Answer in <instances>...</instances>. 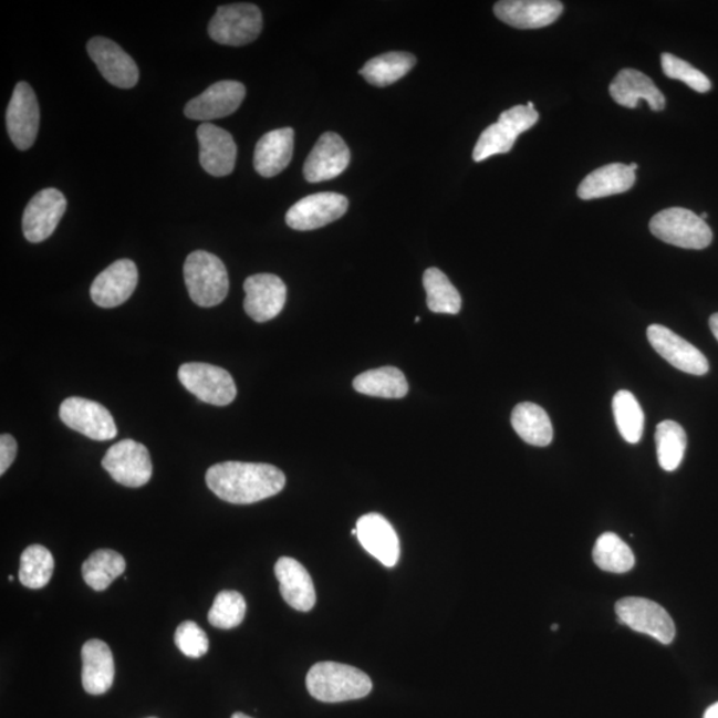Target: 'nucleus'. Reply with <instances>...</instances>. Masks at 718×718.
Masks as SVG:
<instances>
[{
    "label": "nucleus",
    "instance_id": "2eb2a0df",
    "mask_svg": "<svg viewBox=\"0 0 718 718\" xmlns=\"http://www.w3.org/2000/svg\"><path fill=\"white\" fill-rule=\"evenodd\" d=\"M89 55L105 81L118 89H134L138 82L137 65L121 45L107 38L96 37L87 44Z\"/></svg>",
    "mask_w": 718,
    "mask_h": 718
},
{
    "label": "nucleus",
    "instance_id": "cd10ccee",
    "mask_svg": "<svg viewBox=\"0 0 718 718\" xmlns=\"http://www.w3.org/2000/svg\"><path fill=\"white\" fill-rule=\"evenodd\" d=\"M511 424L526 444L545 447L552 443L553 428L549 414L531 402H524L513 408Z\"/></svg>",
    "mask_w": 718,
    "mask_h": 718
},
{
    "label": "nucleus",
    "instance_id": "dca6fc26",
    "mask_svg": "<svg viewBox=\"0 0 718 718\" xmlns=\"http://www.w3.org/2000/svg\"><path fill=\"white\" fill-rule=\"evenodd\" d=\"M246 95V85L240 82L215 83L187 104L186 116L192 121L209 122L232 115L240 108Z\"/></svg>",
    "mask_w": 718,
    "mask_h": 718
},
{
    "label": "nucleus",
    "instance_id": "2f4dec72",
    "mask_svg": "<svg viewBox=\"0 0 718 718\" xmlns=\"http://www.w3.org/2000/svg\"><path fill=\"white\" fill-rule=\"evenodd\" d=\"M427 306L433 313L458 314L462 299L449 277L437 268L427 269L424 274Z\"/></svg>",
    "mask_w": 718,
    "mask_h": 718
},
{
    "label": "nucleus",
    "instance_id": "0eeeda50",
    "mask_svg": "<svg viewBox=\"0 0 718 718\" xmlns=\"http://www.w3.org/2000/svg\"><path fill=\"white\" fill-rule=\"evenodd\" d=\"M179 379L189 393L209 405L227 406L237 395L232 375L219 366L190 362L180 366Z\"/></svg>",
    "mask_w": 718,
    "mask_h": 718
},
{
    "label": "nucleus",
    "instance_id": "7c9ffc66",
    "mask_svg": "<svg viewBox=\"0 0 718 718\" xmlns=\"http://www.w3.org/2000/svg\"><path fill=\"white\" fill-rule=\"evenodd\" d=\"M125 560L112 550H97L91 553L82 566L84 582L97 592L107 590L116 577L123 575Z\"/></svg>",
    "mask_w": 718,
    "mask_h": 718
},
{
    "label": "nucleus",
    "instance_id": "aec40b11",
    "mask_svg": "<svg viewBox=\"0 0 718 718\" xmlns=\"http://www.w3.org/2000/svg\"><path fill=\"white\" fill-rule=\"evenodd\" d=\"M138 273L134 261L118 260L103 270L92 283L91 298L101 308L123 305L137 287Z\"/></svg>",
    "mask_w": 718,
    "mask_h": 718
},
{
    "label": "nucleus",
    "instance_id": "ea45409f",
    "mask_svg": "<svg viewBox=\"0 0 718 718\" xmlns=\"http://www.w3.org/2000/svg\"><path fill=\"white\" fill-rule=\"evenodd\" d=\"M17 452L18 445L14 437H11L10 434H2L0 437V474L2 476L14 464Z\"/></svg>",
    "mask_w": 718,
    "mask_h": 718
},
{
    "label": "nucleus",
    "instance_id": "f8f14e48",
    "mask_svg": "<svg viewBox=\"0 0 718 718\" xmlns=\"http://www.w3.org/2000/svg\"><path fill=\"white\" fill-rule=\"evenodd\" d=\"M39 104L35 92L25 82L17 84L8 108V131L11 142L18 149L25 150L34 146L39 131Z\"/></svg>",
    "mask_w": 718,
    "mask_h": 718
},
{
    "label": "nucleus",
    "instance_id": "9b49d317",
    "mask_svg": "<svg viewBox=\"0 0 718 718\" xmlns=\"http://www.w3.org/2000/svg\"><path fill=\"white\" fill-rule=\"evenodd\" d=\"M67 209L61 190L48 188L32 197L23 214V235L30 242H42L55 232Z\"/></svg>",
    "mask_w": 718,
    "mask_h": 718
},
{
    "label": "nucleus",
    "instance_id": "c03bdc74",
    "mask_svg": "<svg viewBox=\"0 0 718 718\" xmlns=\"http://www.w3.org/2000/svg\"><path fill=\"white\" fill-rule=\"evenodd\" d=\"M629 167H631L632 169H634L635 173H636V169L638 168V166H637L636 163H632Z\"/></svg>",
    "mask_w": 718,
    "mask_h": 718
},
{
    "label": "nucleus",
    "instance_id": "58836bf2",
    "mask_svg": "<svg viewBox=\"0 0 718 718\" xmlns=\"http://www.w3.org/2000/svg\"><path fill=\"white\" fill-rule=\"evenodd\" d=\"M175 643L184 655L200 658L209 651V638L195 622H184L177 627Z\"/></svg>",
    "mask_w": 718,
    "mask_h": 718
},
{
    "label": "nucleus",
    "instance_id": "c9c22d12",
    "mask_svg": "<svg viewBox=\"0 0 718 718\" xmlns=\"http://www.w3.org/2000/svg\"><path fill=\"white\" fill-rule=\"evenodd\" d=\"M612 408H614L616 426L625 443L638 444L644 431V412L635 395L628 391L616 393L612 400Z\"/></svg>",
    "mask_w": 718,
    "mask_h": 718
},
{
    "label": "nucleus",
    "instance_id": "f03ea898",
    "mask_svg": "<svg viewBox=\"0 0 718 718\" xmlns=\"http://www.w3.org/2000/svg\"><path fill=\"white\" fill-rule=\"evenodd\" d=\"M306 687L315 700L333 704L366 697L373 683L365 672L351 665L322 662L309 670Z\"/></svg>",
    "mask_w": 718,
    "mask_h": 718
},
{
    "label": "nucleus",
    "instance_id": "a211bd4d",
    "mask_svg": "<svg viewBox=\"0 0 718 718\" xmlns=\"http://www.w3.org/2000/svg\"><path fill=\"white\" fill-rule=\"evenodd\" d=\"M563 10L558 0H502L493 8L499 21L520 30L547 28L558 21Z\"/></svg>",
    "mask_w": 718,
    "mask_h": 718
},
{
    "label": "nucleus",
    "instance_id": "5701e85b",
    "mask_svg": "<svg viewBox=\"0 0 718 718\" xmlns=\"http://www.w3.org/2000/svg\"><path fill=\"white\" fill-rule=\"evenodd\" d=\"M274 573L280 583L281 596L292 608L309 612L314 607L318 595L312 576L304 565L293 558L283 556L275 563Z\"/></svg>",
    "mask_w": 718,
    "mask_h": 718
},
{
    "label": "nucleus",
    "instance_id": "423d86ee",
    "mask_svg": "<svg viewBox=\"0 0 718 718\" xmlns=\"http://www.w3.org/2000/svg\"><path fill=\"white\" fill-rule=\"evenodd\" d=\"M261 31V11L250 3L221 6L208 28L209 37L216 43L232 48L254 42Z\"/></svg>",
    "mask_w": 718,
    "mask_h": 718
},
{
    "label": "nucleus",
    "instance_id": "412c9836",
    "mask_svg": "<svg viewBox=\"0 0 718 718\" xmlns=\"http://www.w3.org/2000/svg\"><path fill=\"white\" fill-rule=\"evenodd\" d=\"M200 143V163L206 173L223 177L233 173L237 146L228 131L210 123H202L197 129Z\"/></svg>",
    "mask_w": 718,
    "mask_h": 718
},
{
    "label": "nucleus",
    "instance_id": "6ab92c4d",
    "mask_svg": "<svg viewBox=\"0 0 718 718\" xmlns=\"http://www.w3.org/2000/svg\"><path fill=\"white\" fill-rule=\"evenodd\" d=\"M351 150L344 138L334 132H326L319 138L304 166L305 179L309 183H321L335 179L348 167Z\"/></svg>",
    "mask_w": 718,
    "mask_h": 718
},
{
    "label": "nucleus",
    "instance_id": "bb28decb",
    "mask_svg": "<svg viewBox=\"0 0 718 718\" xmlns=\"http://www.w3.org/2000/svg\"><path fill=\"white\" fill-rule=\"evenodd\" d=\"M636 181V173L627 164H608L591 173L577 188L582 200L602 199V197L627 192Z\"/></svg>",
    "mask_w": 718,
    "mask_h": 718
},
{
    "label": "nucleus",
    "instance_id": "39448f33",
    "mask_svg": "<svg viewBox=\"0 0 718 718\" xmlns=\"http://www.w3.org/2000/svg\"><path fill=\"white\" fill-rule=\"evenodd\" d=\"M649 229L658 240L684 249H705L714 240V232L708 223L685 208L662 210L652 217Z\"/></svg>",
    "mask_w": 718,
    "mask_h": 718
},
{
    "label": "nucleus",
    "instance_id": "f257e3e1",
    "mask_svg": "<svg viewBox=\"0 0 718 718\" xmlns=\"http://www.w3.org/2000/svg\"><path fill=\"white\" fill-rule=\"evenodd\" d=\"M209 490L226 502L252 504L277 496L287 478L275 466L267 464L223 462L207 471Z\"/></svg>",
    "mask_w": 718,
    "mask_h": 718
},
{
    "label": "nucleus",
    "instance_id": "37998d69",
    "mask_svg": "<svg viewBox=\"0 0 718 718\" xmlns=\"http://www.w3.org/2000/svg\"><path fill=\"white\" fill-rule=\"evenodd\" d=\"M232 718H252V717H249V716H247V715H243V714H241V711H237V714H235V715L232 716Z\"/></svg>",
    "mask_w": 718,
    "mask_h": 718
},
{
    "label": "nucleus",
    "instance_id": "1a4fd4ad",
    "mask_svg": "<svg viewBox=\"0 0 718 718\" xmlns=\"http://www.w3.org/2000/svg\"><path fill=\"white\" fill-rule=\"evenodd\" d=\"M102 466L117 483L132 489L147 485L153 478V460L147 447L132 439L112 446Z\"/></svg>",
    "mask_w": 718,
    "mask_h": 718
},
{
    "label": "nucleus",
    "instance_id": "f704fd0d",
    "mask_svg": "<svg viewBox=\"0 0 718 718\" xmlns=\"http://www.w3.org/2000/svg\"><path fill=\"white\" fill-rule=\"evenodd\" d=\"M594 560L599 569L612 573L629 572L635 565L634 552L614 532H605L597 539Z\"/></svg>",
    "mask_w": 718,
    "mask_h": 718
},
{
    "label": "nucleus",
    "instance_id": "473e14b6",
    "mask_svg": "<svg viewBox=\"0 0 718 718\" xmlns=\"http://www.w3.org/2000/svg\"><path fill=\"white\" fill-rule=\"evenodd\" d=\"M656 449L658 465L665 471H675L680 467L687 450V434L675 420H664L656 427Z\"/></svg>",
    "mask_w": 718,
    "mask_h": 718
},
{
    "label": "nucleus",
    "instance_id": "b1692460",
    "mask_svg": "<svg viewBox=\"0 0 718 718\" xmlns=\"http://www.w3.org/2000/svg\"><path fill=\"white\" fill-rule=\"evenodd\" d=\"M610 94L617 104L627 108H636L638 102H647L652 111L665 108V96L656 87L652 79L634 69L618 72L610 85Z\"/></svg>",
    "mask_w": 718,
    "mask_h": 718
},
{
    "label": "nucleus",
    "instance_id": "72a5a7b5",
    "mask_svg": "<svg viewBox=\"0 0 718 718\" xmlns=\"http://www.w3.org/2000/svg\"><path fill=\"white\" fill-rule=\"evenodd\" d=\"M54 569L52 553L41 544H32L22 553L19 581L31 590L43 589L51 581Z\"/></svg>",
    "mask_w": 718,
    "mask_h": 718
},
{
    "label": "nucleus",
    "instance_id": "49530a36",
    "mask_svg": "<svg viewBox=\"0 0 718 718\" xmlns=\"http://www.w3.org/2000/svg\"><path fill=\"white\" fill-rule=\"evenodd\" d=\"M558 627H559L558 624H553L552 627H551V629H552V631H558Z\"/></svg>",
    "mask_w": 718,
    "mask_h": 718
},
{
    "label": "nucleus",
    "instance_id": "c85d7f7f",
    "mask_svg": "<svg viewBox=\"0 0 718 718\" xmlns=\"http://www.w3.org/2000/svg\"><path fill=\"white\" fill-rule=\"evenodd\" d=\"M353 386L361 394L387 399L404 398L408 392L405 374L393 366L362 373L354 379Z\"/></svg>",
    "mask_w": 718,
    "mask_h": 718
},
{
    "label": "nucleus",
    "instance_id": "7ed1b4c3",
    "mask_svg": "<svg viewBox=\"0 0 718 718\" xmlns=\"http://www.w3.org/2000/svg\"><path fill=\"white\" fill-rule=\"evenodd\" d=\"M184 279L196 305L214 308L227 299L229 277L219 257L196 250L184 263Z\"/></svg>",
    "mask_w": 718,
    "mask_h": 718
},
{
    "label": "nucleus",
    "instance_id": "4c0bfd02",
    "mask_svg": "<svg viewBox=\"0 0 718 718\" xmlns=\"http://www.w3.org/2000/svg\"><path fill=\"white\" fill-rule=\"evenodd\" d=\"M662 67L665 76L680 81L689 85L691 90L700 92V94H705V92L711 89V83L707 75L703 74L700 70L695 69L688 62L683 61V59L668 54V52H664L662 55Z\"/></svg>",
    "mask_w": 718,
    "mask_h": 718
},
{
    "label": "nucleus",
    "instance_id": "4be33fe9",
    "mask_svg": "<svg viewBox=\"0 0 718 718\" xmlns=\"http://www.w3.org/2000/svg\"><path fill=\"white\" fill-rule=\"evenodd\" d=\"M357 538L372 556L386 566L398 563L400 555L399 538L394 527L379 513H367L358 519Z\"/></svg>",
    "mask_w": 718,
    "mask_h": 718
},
{
    "label": "nucleus",
    "instance_id": "c756f323",
    "mask_svg": "<svg viewBox=\"0 0 718 718\" xmlns=\"http://www.w3.org/2000/svg\"><path fill=\"white\" fill-rule=\"evenodd\" d=\"M415 63L417 59L408 52H387L368 61L360 74L375 87H387L406 76Z\"/></svg>",
    "mask_w": 718,
    "mask_h": 718
},
{
    "label": "nucleus",
    "instance_id": "20e7f679",
    "mask_svg": "<svg viewBox=\"0 0 718 718\" xmlns=\"http://www.w3.org/2000/svg\"><path fill=\"white\" fill-rule=\"evenodd\" d=\"M538 121V111L531 102L502 112L498 122L487 127L478 138L472 153L474 160L479 163L491 156L510 153L517 138Z\"/></svg>",
    "mask_w": 718,
    "mask_h": 718
},
{
    "label": "nucleus",
    "instance_id": "a19ab883",
    "mask_svg": "<svg viewBox=\"0 0 718 718\" xmlns=\"http://www.w3.org/2000/svg\"><path fill=\"white\" fill-rule=\"evenodd\" d=\"M709 326L711 333H714L716 340L718 341V313L711 315L709 320Z\"/></svg>",
    "mask_w": 718,
    "mask_h": 718
},
{
    "label": "nucleus",
    "instance_id": "6e6552de",
    "mask_svg": "<svg viewBox=\"0 0 718 718\" xmlns=\"http://www.w3.org/2000/svg\"><path fill=\"white\" fill-rule=\"evenodd\" d=\"M615 611L618 622L638 634L654 637L664 645L674 642L675 623L660 604L643 597H625L616 603Z\"/></svg>",
    "mask_w": 718,
    "mask_h": 718
},
{
    "label": "nucleus",
    "instance_id": "79ce46f5",
    "mask_svg": "<svg viewBox=\"0 0 718 718\" xmlns=\"http://www.w3.org/2000/svg\"><path fill=\"white\" fill-rule=\"evenodd\" d=\"M704 718H718V703L711 705V707L705 711Z\"/></svg>",
    "mask_w": 718,
    "mask_h": 718
},
{
    "label": "nucleus",
    "instance_id": "f3484780",
    "mask_svg": "<svg viewBox=\"0 0 718 718\" xmlns=\"http://www.w3.org/2000/svg\"><path fill=\"white\" fill-rule=\"evenodd\" d=\"M652 347L684 373L704 375L709 372V362L697 347L663 325H651L647 331Z\"/></svg>",
    "mask_w": 718,
    "mask_h": 718
},
{
    "label": "nucleus",
    "instance_id": "a18cd8bd",
    "mask_svg": "<svg viewBox=\"0 0 718 718\" xmlns=\"http://www.w3.org/2000/svg\"><path fill=\"white\" fill-rule=\"evenodd\" d=\"M700 217H701V219H703V220L705 221V220H707V219H708V214H707V212H705V214H703V215H701Z\"/></svg>",
    "mask_w": 718,
    "mask_h": 718
},
{
    "label": "nucleus",
    "instance_id": "de8ad7c7",
    "mask_svg": "<svg viewBox=\"0 0 718 718\" xmlns=\"http://www.w3.org/2000/svg\"><path fill=\"white\" fill-rule=\"evenodd\" d=\"M149 718H156V717H149Z\"/></svg>",
    "mask_w": 718,
    "mask_h": 718
},
{
    "label": "nucleus",
    "instance_id": "393cba45",
    "mask_svg": "<svg viewBox=\"0 0 718 718\" xmlns=\"http://www.w3.org/2000/svg\"><path fill=\"white\" fill-rule=\"evenodd\" d=\"M82 683L90 695H104L114 684V656L107 644L97 638L85 643L82 648Z\"/></svg>",
    "mask_w": 718,
    "mask_h": 718
},
{
    "label": "nucleus",
    "instance_id": "e433bc0d",
    "mask_svg": "<svg viewBox=\"0 0 718 718\" xmlns=\"http://www.w3.org/2000/svg\"><path fill=\"white\" fill-rule=\"evenodd\" d=\"M247 614L246 599L236 591H222L216 596L208 621L216 628L239 627Z\"/></svg>",
    "mask_w": 718,
    "mask_h": 718
},
{
    "label": "nucleus",
    "instance_id": "9d476101",
    "mask_svg": "<svg viewBox=\"0 0 718 718\" xmlns=\"http://www.w3.org/2000/svg\"><path fill=\"white\" fill-rule=\"evenodd\" d=\"M64 425L94 440H111L117 427L111 413L95 400L71 397L63 400L59 410Z\"/></svg>",
    "mask_w": 718,
    "mask_h": 718
},
{
    "label": "nucleus",
    "instance_id": "4468645a",
    "mask_svg": "<svg viewBox=\"0 0 718 718\" xmlns=\"http://www.w3.org/2000/svg\"><path fill=\"white\" fill-rule=\"evenodd\" d=\"M246 301L243 308L256 322L273 320L287 302V287L279 275L261 273L248 277L243 282Z\"/></svg>",
    "mask_w": 718,
    "mask_h": 718
},
{
    "label": "nucleus",
    "instance_id": "a878e982",
    "mask_svg": "<svg viewBox=\"0 0 718 718\" xmlns=\"http://www.w3.org/2000/svg\"><path fill=\"white\" fill-rule=\"evenodd\" d=\"M294 149V131L280 128L268 132L257 143L254 168L262 177H274L282 173L292 162Z\"/></svg>",
    "mask_w": 718,
    "mask_h": 718
},
{
    "label": "nucleus",
    "instance_id": "ddd939ff",
    "mask_svg": "<svg viewBox=\"0 0 718 718\" xmlns=\"http://www.w3.org/2000/svg\"><path fill=\"white\" fill-rule=\"evenodd\" d=\"M347 207L345 196L333 192L315 194L295 202L288 210L285 220L294 230L320 229L341 219Z\"/></svg>",
    "mask_w": 718,
    "mask_h": 718
}]
</instances>
